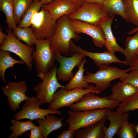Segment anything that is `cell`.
Here are the masks:
<instances>
[{"label": "cell", "instance_id": "cell-15", "mask_svg": "<svg viewBox=\"0 0 138 138\" xmlns=\"http://www.w3.org/2000/svg\"><path fill=\"white\" fill-rule=\"evenodd\" d=\"M70 52H78L87 56L94 60L95 64L99 68L103 65L109 66L112 63H120L125 65H128L124 61H122L118 58L115 55L107 51L103 52L98 53L89 52L76 45L73 42L72 39L70 41Z\"/></svg>", "mask_w": 138, "mask_h": 138}, {"label": "cell", "instance_id": "cell-12", "mask_svg": "<svg viewBox=\"0 0 138 138\" xmlns=\"http://www.w3.org/2000/svg\"><path fill=\"white\" fill-rule=\"evenodd\" d=\"M28 88L26 82L23 80L19 82H9L5 86H2V92L7 97V100L11 110L16 112L20 108V103L29 98L25 94Z\"/></svg>", "mask_w": 138, "mask_h": 138}, {"label": "cell", "instance_id": "cell-2", "mask_svg": "<svg viewBox=\"0 0 138 138\" xmlns=\"http://www.w3.org/2000/svg\"><path fill=\"white\" fill-rule=\"evenodd\" d=\"M99 68V70L95 73L87 72L84 75V78L87 83L95 84L96 88L100 93L111 86V81L125 77L128 72L132 69L131 67L124 70L106 65Z\"/></svg>", "mask_w": 138, "mask_h": 138}, {"label": "cell", "instance_id": "cell-45", "mask_svg": "<svg viewBox=\"0 0 138 138\" xmlns=\"http://www.w3.org/2000/svg\"><path fill=\"white\" fill-rule=\"evenodd\" d=\"M137 54L138 55V52H137Z\"/></svg>", "mask_w": 138, "mask_h": 138}, {"label": "cell", "instance_id": "cell-19", "mask_svg": "<svg viewBox=\"0 0 138 138\" xmlns=\"http://www.w3.org/2000/svg\"><path fill=\"white\" fill-rule=\"evenodd\" d=\"M113 19L112 17H109L98 25L102 28L104 33L106 39L104 46L107 49L106 51L113 54H115L116 52L122 54L124 49L118 44L111 30V25Z\"/></svg>", "mask_w": 138, "mask_h": 138}, {"label": "cell", "instance_id": "cell-43", "mask_svg": "<svg viewBox=\"0 0 138 138\" xmlns=\"http://www.w3.org/2000/svg\"><path fill=\"white\" fill-rule=\"evenodd\" d=\"M136 131L137 133H138V124L136 126Z\"/></svg>", "mask_w": 138, "mask_h": 138}, {"label": "cell", "instance_id": "cell-24", "mask_svg": "<svg viewBox=\"0 0 138 138\" xmlns=\"http://www.w3.org/2000/svg\"><path fill=\"white\" fill-rule=\"evenodd\" d=\"M102 5L104 10L113 19L116 15H118L128 21L122 0H103Z\"/></svg>", "mask_w": 138, "mask_h": 138}, {"label": "cell", "instance_id": "cell-39", "mask_svg": "<svg viewBox=\"0 0 138 138\" xmlns=\"http://www.w3.org/2000/svg\"><path fill=\"white\" fill-rule=\"evenodd\" d=\"M131 67V70H135L138 72V57L134 62Z\"/></svg>", "mask_w": 138, "mask_h": 138}, {"label": "cell", "instance_id": "cell-5", "mask_svg": "<svg viewBox=\"0 0 138 138\" xmlns=\"http://www.w3.org/2000/svg\"><path fill=\"white\" fill-rule=\"evenodd\" d=\"M32 57L35 64L37 76L47 72L55 65L54 51L51 48L50 39H37Z\"/></svg>", "mask_w": 138, "mask_h": 138}, {"label": "cell", "instance_id": "cell-7", "mask_svg": "<svg viewBox=\"0 0 138 138\" xmlns=\"http://www.w3.org/2000/svg\"><path fill=\"white\" fill-rule=\"evenodd\" d=\"M56 21L47 10L42 7L40 11L33 15L31 28L37 39H49L54 33Z\"/></svg>", "mask_w": 138, "mask_h": 138}, {"label": "cell", "instance_id": "cell-13", "mask_svg": "<svg viewBox=\"0 0 138 138\" xmlns=\"http://www.w3.org/2000/svg\"><path fill=\"white\" fill-rule=\"evenodd\" d=\"M55 59L59 63L56 74L58 80L66 82L71 80L74 76L72 70L77 67L86 56L78 52L73 53L71 57H66L59 52L54 51Z\"/></svg>", "mask_w": 138, "mask_h": 138}, {"label": "cell", "instance_id": "cell-4", "mask_svg": "<svg viewBox=\"0 0 138 138\" xmlns=\"http://www.w3.org/2000/svg\"><path fill=\"white\" fill-rule=\"evenodd\" d=\"M57 65L55 64L52 68L46 73L37 76L42 80L34 88L37 94L36 97L41 105L50 103L53 100L55 92L59 88H64L65 85L61 84L57 77Z\"/></svg>", "mask_w": 138, "mask_h": 138}, {"label": "cell", "instance_id": "cell-29", "mask_svg": "<svg viewBox=\"0 0 138 138\" xmlns=\"http://www.w3.org/2000/svg\"><path fill=\"white\" fill-rule=\"evenodd\" d=\"M128 21L138 26V0H122Z\"/></svg>", "mask_w": 138, "mask_h": 138}, {"label": "cell", "instance_id": "cell-38", "mask_svg": "<svg viewBox=\"0 0 138 138\" xmlns=\"http://www.w3.org/2000/svg\"><path fill=\"white\" fill-rule=\"evenodd\" d=\"M103 0H81V2H85L90 3H97L101 5Z\"/></svg>", "mask_w": 138, "mask_h": 138}, {"label": "cell", "instance_id": "cell-21", "mask_svg": "<svg viewBox=\"0 0 138 138\" xmlns=\"http://www.w3.org/2000/svg\"><path fill=\"white\" fill-rule=\"evenodd\" d=\"M64 119L51 114L46 115L43 119H38L36 120L39 124L43 138H47L52 132L64 125L62 122Z\"/></svg>", "mask_w": 138, "mask_h": 138}, {"label": "cell", "instance_id": "cell-28", "mask_svg": "<svg viewBox=\"0 0 138 138\" xmlns=\"http://www.w3.org/2000/svg\"><path fill=\"white\" fill-rule=\"evenodd\" d=\"M14 36L19 40L25 42L30 47H32L37 39L31 28H21L17 26L12 31Z\"/></svg>", "mask_w": 138, "mask_h": 138}, {"label": "cell", "instance_id": "cell-42", "mask_svg": "<svg viewBox=\"0 0 138 138\" xmlns=\"http://www.w3.org/2000/svg\"><path fill=\"white\" fill-rule=\"evenodd\" d=\"M71 2L78 4L80 6L81 5L82 2L81 0H68Z\"/></svg>", "mask_w": 138, "mask_h": 138}, {"label": "cell", "instance_id": "cell-10", "mask_svg": "<svg viewBox=\"0 0 138 138\" xmlns=\"http://www.w3.org/2000/svg\"><path fill=\"white\" fill-rule=\"evenodd\" d=\"M91 92L85 95L80 101L71 106L70 109L77 112L105 108L111 110L119 105L107 96L101 97Z\"/></svg>", "mask_w": 138, "mask_h": 138}, {"label": "cell", "instance_id": "cell-32", "mask_svg": "<svg viewBox=\"0 0 138 138\" xmlns=\"http://www.w3.org/2000/svg\"><path fill=\"white\" fill-rule=\"evenodd\" d=\"M138 109V92L120 103L116 111L121 113L129 112Z\"/></svg>", "mask_w": 138, "mask_h": 138}, {"label": "cell", "instance_id": "cell-1", "mask_svg": "<svg viewBox=\"0 0 138 138\" xmlns=\"http://www.w3.org/2000/svg\"><path fill=\"white\" fill-rule=\"evenodd\" d=\"M81 37L71 27L68 16L64 15L56 21L54 33L50 38V46L53 50L60 53L63 55L68 56L70 52V43L71 39L78 42Z\"/></svg>", "mask_w": 138, "mask_h": 138}, {"label": "cell", "instance_id": "cell-8", "mask_svg": "<svg viewBox=\"0 0 138 138\" xmlns=\"http://www.w3.org/2000/svg\"><path fill=\"white\" fill-rule=\"evenodd\" d=\"M110 16L109 14L103 9L102 5L83 2L79 8L68 17L70 19H77L98 25Z\"/></svg>", "mask_w": 138, "mask_h": 138}, {"label": "cell", "instance_id": "cell-31", "mask_svg": "<svg viewBox=\"0 0 138 138\" xmlns=\"http://www.w3.org/2000/svg\"><path fill=\"white\" fill-rule=\"evenodd\" d=\"M34 0H14V13L16 25L21 19Z\"/></svg>", "mask_w": 138, "mask_h": 138}, {"label": "cell", "instance_id": "cell-18", "mask_svg": "<svg viewBox=\"0 0 138 138\" xmlns=\"http://www.w3.org/2000/svg\"><path fill=\"white\" fill-rule=\"evenodd\" d=\"M129 115V112H114L107 109L106 119L110 121V123L108 126L105 128L104 138H112L123 123L128 120Z\"/></svg>", "mask_w": 138, "mask_h": 138}, {"label": "cell", "instance_id": "cell-33", "mask_svg": "<svg viewBox=\"0 0 138 138\" xmlns=\"http://www.w3.org/2000/svg\"><path fill=\"white\" fill-rule=\"evenodd\" d=\"M137 133L136 126L127 120L123 123L117 134L118 138H135Z\"/></svg>", "mask_w": 138, "mask_h": 138}, {"label": "cell", "instance_id": "cell-36", "mask_svg": "<svg viewBox=\"0 0 138 138\" xmlns=\"http://www.w3.org/2000/svg\"><path fill=\"white\" fill-rule=\"evenodd\" d=\"M75 135V131L71 130L63 131L58 135V138H74Z\"/></svg>", "mask_w": 138, "mask_h": 138}, {"label": "cell", "instance_id": "cell-26", "mask_svg": "<svg viewBox=\"0 0 138 138\" xmlns=\"http://www.w3.org/2000/svg\"><path fill=\"white\" fill-rule=\"evenodd\" d=\"M13 125L9 127V130L12 131V133L8 136L9 138H17L21 136L25 132L30 130L36 125L32 121H20L16 119L11 120Z\"/></svg>", "mask_w": 138, "mask_h": 138}, {"label": "cell", "instance_id": "cell-41", "mask_svg": "<svg viewBox=\"0 0 138 138\" xmlns=\"http://www.w3.org/2000/svg\"><path fill=\"white\" fill-rule=\"evenodd\" d=\"M53 0H40L43 4H48L50 3Z\"/></svg>", "mask_w": 138, "mask_h": 138}, {"label": "cell", "instance_id": "cell-9", "mask_svg": "<svg viewBox=\"0 0 138 138\" xmlns=\"http://www.w3.org/2000/svg\"><path fill=\"white\" fill-rule=\"evenodd\" d=\"M6 31L7 36L4 43L1 46L0 49L16 54L25 62L29 70H31L33 63L32 55L35 49L21 42L14 36L12 30L8 29Z\"/></svg>", "mask_w": 138, "mask_h": 138}, {"label": "cell", "instance_id": "cell-6", "mask_svg": "<svg viewBox=\"0 0 138 138\" xmlns=\"http://www.w3.org/2000/svg\"><path fill=\"white\" fill-rule=\"evenodd\" d=\"M107 109L103 108L77 112L68 110V117L66 120L67 130L76 131L77 129L90 125L107 117Z\"/></svg>", "mask_w": 138, "mask_h": 138}, {"label": "cell", "instance_id": "cell-25", "mask_svg": "<svg viewBox=\"0 0 138 138\" xmlns=\"http://www.w3.org/2000/svg\"><path fill=\"white\" fill-rule=\"evenodd\" d=\"M10 54L9 51L1 49L0 50V76L5 84L6 81L5 74L6 70L10 67L13 68L14 66L16 64H25L22 60H18L13 58Z\"/></svg>", "mask_w": 138, "mask_h": 138}, {"label": "cell", "instance_id": "cell-3", "mask_svg": "<svg viewBox=\"0 0 138 138\" xmlns=\"http://www.w3.org/2000/svg\"><path fill=\"white\" fill-rule=\"evenodd\" d=\"M91 92L96 94L100 93L93 85H89L85 89L76 88L67 90L64 88H60L54 93L53 101L50 103L48 108L56 111L62 107H69L74 103L80 101L85 95Z\"/></svg>", "mask_w": 138, "mask_h": 138}, {"label": "cell", "instance_id": "cell-17", "mask_svg": "<svg viewBox=\"0 0 138 138\" xmlns=\"http://www.w3.org/2000/svg\"><path fill=\"white\" fill-rule=\"evenodd\" d=\"M111 91L108 98L119 104L137 93L138 88L132 84L120 81L113 85Z\"/></svg>", "mask_w": 138, "mask_h": 138}, {"label": "cell", "instance_id": "cell-34", "mask_svg": "<svg viewBox=\"0 0 138 138\" xmlns=\"http://www.w3.org/2000/svg\"><path fill=\"white\" fill-rule=\"evenodd\" d=\"M125 77L119 78L120 81L126 82L138 88V72L131 70Z\"/></svg>", "mask_w": 138, "mask_h": 138}, {"label": "cell", "instance_id": "cell-23", "mask_svg": "<svg viewBox=\"0 0 138 138\" xmlns=\"http://www.w3.org/2000/svg\"><path fill=\"white\" fill-rule=\"evenodd\" d=\"M87 60L84 58L80 64L77 67L78 70L75 75L65 85L64 88L67 90H70L76 88H83L86 89L89 86V83L85 80L84 72L85 69L84 68L85 64Z\"/></svg>", "mask_w": 138, "mask_h": 138}, {"label": "cell", "instance_id": "cell-35", "mask_svg": "<svg viewBox=\"0 0 138 138\" xmlns=\"http://www.w3.org/2000/svg\"><path fill=\"white\" fill-rule=\"evenodd\" d=\"M30 131V134H29L30 138H43L39 126H36Z\"/></svg>", "mask_w": 138, "mask_h": 138}, {"label": "cell", "instance_id": "cell-14", "mask_svg": "<svg viewBox=\"0 0 138 138\" xmlns=\"http://www.w3.org/2000/svg\"><path fill=\"white\" fill-rule=\"evenodd\" d=\"M72 28L77 34L83 33L91 37L94 44L101 48L104 46L105 38L102 28L99 25H95L80 20L69 19Z\"/></svg>", "mask_w": 138, "mask_h": 138}, {"label": "cell", "instance_id": "cell-16", "mask_svg": "<svg viewBox=\"0 0 138 138\" xmlns=\"http://www.w3.org/2000/svg\"><path fill=\"white\" fill-rule=\"evenodd\" d=\"M80 6L68 0H53L48 4L42 5V7L47 10L51 17L56 21L63 16L70 15Z\"/></svg>", "mask_w": 138, "mask_h": 138}, {"label": "cell", "instance_id": "cell-37", "mask_svg": "<svg viewBox=\"0 0 138 138\" xmlns=\"http://www.w3.org/2000/svg\"><path fill=\"white\" fill-rule=\"evenodd\" d=\"M7 36V34L3 33L0 30V45H2L5 42Z\"/></svg>", "mask_w": 138, "mask_h": 138}, {"label": "cell", "instance_id": "cell-20", "mask_svg": "<svg viewBox=\"0 0 138 138\" xmlns=\"http://www.w3.org/2000/svg\"><path fill=\"white\" fill-rule=\"evenodd\" d=\"M104 119L90 125L79 128L75 131L76 138H104L105 123Z\"/></svg>", "mask_w": 138, "mask_h": 138}, {"label": "cell", "instance_id": "cell-22", "mask_svg": "<svg viewBox=\"0 0 138 138\" xmlns=\"http://www.w3.org/2000/svg\"><path fill=\"white\" fill-rule=\"evenodd\" d=\"M135 33L133 36L126 38L125 49L122 53L125 57V61L131 67L138 57V31Z\"/></svg>", "mask_w": 138, "mask_h": 138}, {"label": "cell", "instance_id": "cell-44", "mask_svg": "<svg viewBox=\"0 0 138 138\" xmlns=\"http://www.w3.org/2000/svg\"><path fill=\"white\" fill-rule=\"evenodd\" d=\"M34 1H40V0H34Z\"/></svg>", "mask_w": 138, "mask_h": 138}, {"label": "cell", "instance_id": "cell-27", "mask_svg": "<svg viewBox=\"0 0 138 138\" xmlns=\"http://www.w3.org/2000/svg\"><path fill=\"white\" fill-rule=\"evenodd\" d=\"M0 10L6 16L8 29L12 30L16 27L14 13V0H0Z\"/></svg>", "mask_w": 138, "mask_h": 138}, {"label": "cell", "instance_id": "cell-30", "mask_svg": "<svg viewBox=\"0 0 138 138\" xmlns=\"http://www.w3.org/2000/svg\"><path fill=\"white\" fill-rule=\"evenodd\" d=\"M43 4L40 1H34L30 5L20 21L18 27L21 28L29 27L34 13L41 9Z\"/></svg>", "mask_w": 138, "mask_h": 138}, {"label": "cell", "instance_id": "cell-11", "mask_svg": "<svg viewBox=\"0 0 138 138\" xmlns=\"http://www.w3.org/2000/svg\"><path fill=\"white\" fill-rule=\"evenodd\" d=\"M41 105L36 97H29L25 101L21 107L22 109L15 114L13 118L19 120L26 119L32 121L38 119H43L46 115L51 114H62L60 111L41 108L39 107Z\"/></svg>", "mask_w": 138, "mask_h": 138}, {"label": "cell", "instance_id": "cell-40", "mask_svg": "<svg viewBox=\"0 0 138 138\" xmlns=\"http://www.w3.org/2000/svg\"><path fill=\"white\" fill-rule=\"evenodd\" d=\"M138 31V26L134 28L128 33L129 35H131Z\"/></svg>", "mask_w": 138, "mask_h": 138}]
</instances>
